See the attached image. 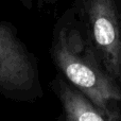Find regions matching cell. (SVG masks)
<instances>
[{
  "label": "cell",
  "mask_w": 121,
  "mask_h": 121,
  "mask_svg": "<svg viewBox=\"0 0 121 121\" xmlns=\"http://www.w3.org/2000/svg\"><path fill=\"white\" fill-rule=\"evenodd\" d=\"M50 53L63 77L100 111L118 121L119 115L112 111L109 104L121 101V90L115 80L100 68L94 50L79 30L60 20L53 32Z\"/></svg>",
  "instance_id": "cell-1"
},
{
  "label": "cell",
  "mask_w": 121,
  "mask_h": 121,
  "mask_svg": "<svg viewBox=\"0 0 121 121\" xmlns=\"http://www.w3.org/2000/svg\"><path fill=\"white\" fill-rule=\"evenodd\" d=\"M0 94L20 102L44 96L37 60L18 37L15 29L0 21Z\"/></svg>",
  "instance_id": "cell-2"
},
{
  "label": "cell",
  "mask_w": 121,
  "mask_h": 121,
  "mask_svg": "<svg viewBox=\"0 0 121 121\" xmlns=\"http://www.w3.org/2000/svg\"><path fill=\"white\" fill-rule=\"evenodd\" d=\"M85 14L92 42L106 72L121 81V35L113 0H86Z\"/></svg>",
  "instance_id": "cell-3"
},
{
  "label": "cell",
  "mask_w": 121,
  "mask_h": 121,
  "mask_svg": "<svg viewBox=\"0 0 121 121\" xmlns=\"http://www.w3.org/2000/svg\"><path fill=\"white\" fill-rule=\"evenodd\" d=\"M51 87L62 104L65 121H116L100 111L63 75L54 78Z\"/></svg>",
  "instance_id": "cell-4"
},
{
  "label": "cell",
  "mask_w": 121,
  "mask_h": 121,
  "mask_svg": "<svg viewBox=\"0 0 121 121\" xmlns=\"http://www.w3.org/2000/svg\"><path fill=\"white\" fill-rule=\"evenodd\" d=\"M19 1H20L25 6H27L28 9H30L32 6V0H19Z\"/></svg>",
  "instance_id": "cell-5"
},
{
  "label": "cell",
  "mask_w": 121,
  "mask_h": 121,
  "mask_svg": "<svg viewBox=\"0 0 121 121\" xmlns=\"http://www.w3.org/2000/svg\"><path fill=\"white\" fill-rule=\"evenodd\" d=\"M45 1H48V2H51V1H52V0H45Z\"/></svg>",
  "instance_id": "cell-6"
}]
</instances>
